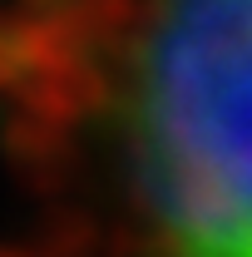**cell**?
<instances>
[{
  "label": "cell",
  "mask_w": 252,
  "mask_h": 257,
  "mask_svg": "<svg viewBox=\"0 0 252 257\" xmlns=\"http://www.w3.org/2000/svg\"><path fill=\"white\" fill-rule=\"evenodd\" d=\"M149 257H252V0H158L124 84Z\"/></svg>",
  "instance_id": "cell-1"
}]
</instances>
